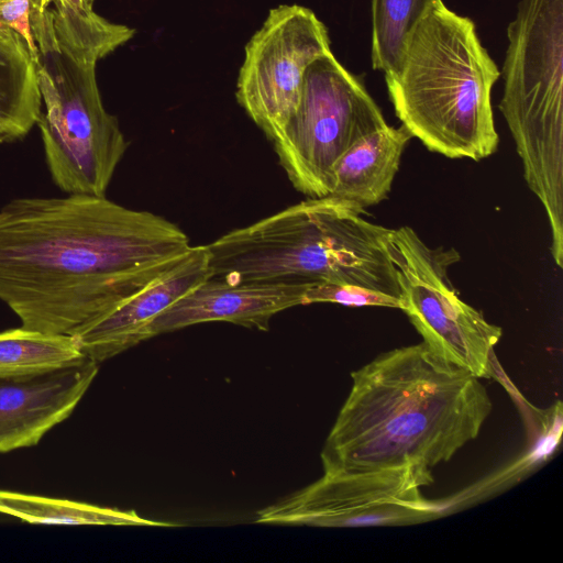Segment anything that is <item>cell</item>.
Masks as SVG:
<instances>
[{
	"instance_id": "7c38bea8",
	"label": "cell",
	"mask_w": 563,
	"mask_h": 563,
	"mask_svg": "<svg viewBox=\"0 0 563 563\" xmlns=\"http://www.w3.org/2000/svg\"><path fill=\"white\" fill-rule=\"evenodd\" d=\"M209 258L207 245L191 246L186 256L158 279L69 335L80 352L96 363L148 340L153 320L210 277Z\"/></svg>"
},
{
	"instance_id": "2e32d148",
	"label": "cell",
	"mask_w": 563,
	"mask_h": 563,
	"mask_svg": "<svg viewBox=\"0 0 563 563\" xmlns=\"http://www.w3.org/2000/svg\"><path fill=\"white\" fill-rule=\"evenodd\" d=\"M0 514L29 523L68 526L177 527L154 521L134 510H119L68 499L49 498L0 489Z\"/></svg>"
},
{
	"instance_id": "52a82bcc",
	"label": "cell",
	"mask_w": 563,
	"mask_h": 563,
	"mask_svg": "<svg viewBox=\"0 0 563 563\" xmlns=\"http://www.w3.org/2000/svg\"><path fill=\"white\" fill-rule=\"evenodd\" d=\"M386 246L395 266L404 311L438 357L478 378L496 374L495 346L503 329L461 299L449 268L459 252L430 247L410 227L390 229Z\"/></svg>"
},
{
	"instance_id": "6da1fadb",
	"label": "cell",
	"mask_w": 563,
	"mask_h": 563,
	"mask_svg": "<svg viewBox=\"0 0 563 563\" xmlns=\"http://www.w3.org/2000/svg\"><path fill=\"white\" fill-rule=\"evenodd\" d=\"M190 249L173 222L104 196L15 198L0 208V300L25 329L71 334Z\"/></svg>"
},
{
	"instance_id": "44dd1931",
	"label": "cell",
	"mask_w": 563,
	"mask_h": 563,
	"mask_svg": "<svg viewBox=\"0 0 563 563\" xmlns=\"http://www.w3.org/2000/svg\"><path fill=\"white\" fill-rule=\"evenodd\" d=\"M43 5L54 4L70 13L91 15L95 0H35Z\"/></svg>"
},
{
	"instance_id": "5bb4252c",
	"label": "cell",
	"mask_w": 563,
	"mask_h": 563,
	"mask_svg": "<svg viewBox=\"0 0 563 563\" xmlns=\"http://www.w3.org/2000/svg\"><path fill=\"white\" fill-rule=\"evenodd\" d=\"M411 139L402 124L396 128L386 123L357 140L332 166L327 196L363 213L385 200Z\"/></svg>"
},
{
	"instance_id": "277c9868",
	"label": "cell",
	"mask_w": 563,
	"mask_h": 563,
	"mask_svg": "<svg viewBox=\"0 0 563 563\" xmlns=\"http://www.w3.org/2000/svg\"><path fill=\"white\" fill-rule=\"evenodd\" d=\"M499 76L475 23L438 0L410 33L397 73L385 80L412 137L445 157L481 161L498 146L492 89Z\"/></svg>"
},
{
	"instance_id": "d6986e66",
	"label": "cell",
	"mask_w": 563,
	"mask_h": 563,
	"mask_svg": "<svg viewBox=\"0 0 563 563\" xmlns=\"http://www.w3.org/2000/svg\"><path fill=\"white\" fill-rule=\"evenodd\" d=\"M338 303L347 307L402 308L401 298L349 284H311L303 296V305Z\"/></svg>"
},
{
	"instance_id": "ffe728a7",
	"label": "cell",
	"mask_w": 563,
	"mask_h": 563,
	"mask_svg": "<svg viewBox=\"0 0 563 563\" xmlns=\"http://www.w3.org/2000/svg\"><path fill=\"white\" fill-rule=\"evenodd\" d=\"M30 0H1L0 23L18 33L26 43L35 60L36 45L30 20Z\"/></svg>"
},
{
	"instance_id": "8fae6325",
	"label": "cell",
	"mask_w": 563,
	"mask_h": 563,
	"mask_svg": "<svg viewBox=\"0 0 563 563\" xmlns=\"http://www.w3.org/2000/svg\"><path fill=\"white\" fill-rule=\"evenodd\" d=\"M97 373L98 363L84 356L46 371L0 375V453L36 445L71 415Z\"/></svg>"
},
{
	"instance_id": "9c48e42d",
	"label": "cell",
	"mask_w": 563,
	"mask_h": 563,
	"mask_svg": "<svg viewBox=\"0 0 563 563\" xmlns=\"http://www.w3.org/2000/svg\"><path fill=\"white\" fill-rule=\"evenodd\" d=\"M432 470L406 465L369 471L323 473L309 486L262 509L255 522L323 528L408 526L442 516V504L421 487Z\"/></svg>"
},
{
	"instance_id": "5b68a950",
	"label": "cell",
	"mask_w": 563,
	"mask_h": 563,
	"mask_svg": "<svg viewBox=\"0 0 563 563\" xmlns=\"http://www.w3.org/2000/svg\"><path fill=\"white\" fill-rule=\"evenodd\" d=\"M34 60L42 99L38 125L55 185L68 195H106L128 142L103 107L96 65L113 49L78 36L46 5L30 0Z\"/></svg>"
},
{
	"instance_id": "30bf717a",
	"label": "cell",
	"mask_w": 563,
	"mask_h": 563,
	"mask_svg": "<svg viewBox=\"0 0 563 563\" xmlns=\"http://www.w3.org/2000/svg\"><path fill=\"white\" fill-rule=\"evenodd\" d=\"M329 52L325 25L298 4L272 9L246 44L236 99L272 142L298 108L308 66Z\"/></svg>"
},
{
	"instance_id": "3957f363",
	"label": "cell",
	"mask_w": 563,
	"mask_h": 563,
	"mask_svg": "<svg viewBox=\"0 0 563 563\" xmlns=\"http://www.w3.org/2000/svg\"><path fill=\"white\" fill-rule=\"evenodd\" d=\"M332 196L308 198L207 244L211 278L349 284L400 297L390 229Z\"/></svg>"
},
{
	"instance_id": "ba28073f",
	"label": "cell",
	"mask_w": 563,
	"mask_h": 563,
	"mask_svg": "<svg viewBox=\"0 0 563 563\" xmlns=\"http://www.w3.org/2000/svg\"><path fill=\"white\" fill-rule=\"evenodd\" d=\"M386 123L363 81L329 52L308 66L298 108L273 144L292 186L324 197L340 156Z\"/></svg>"
},
{
	"instance_id": "e0dca14e",
	"label": "cell",
	"mask_w": 563,
	"mask_h": 563,
	"mask_svg": "<svg viewBox=\"0 0 563 563\" xmlns=\"http://www.w3.org/2000/svg\"><path fill=\"white\" fill-rule=\"evenodd\" d=\"M84 356L69 334H47L23 327L0 332V375L46 371Z\"/></svg>"
},
{
	"instance_id": "ac0fdd59",
	"label": "cell",
	"mask_w": 563,
	"mask_h": 563,
	"mask_svg": "<svg viewBox=\"0 0 563 563\" xmlns=\"http://www.w3.org/2000/svg\"><path fill=\"white\" fill-rule=\"evenodd\" d=\"M438 0L372 1V66L385 75L397 73L410 33Z\"/></svg>"
},
{
	"instance_id": "4fadbf2b",
	"label": "cell",
	"mask_w": 563,
	"mask_h": 563,
	"mask_svg": "<svg viewBox=\"0 0 563 563\" xmlns=\"http://www.w3.org/2000/svg\"><path fill=\"white\" fill-rule=\"evenodd\" d=\"M310 285L231 284L209 277L155 318L148 327V338L212 321L268 331L275 314L303 305V296Z\"/></svg>"
},
{
	"instance_id": "7a4b0ae2",
	"label": "cell",
	"mask_w": 563,
	"mask_h": 563,
	"mask_svg": "<svg viewBox=\"0 0 563 563\" xmlns=\"http://www.w3.org/2000/svg\"><path fill=\"white\" fill-rule=\"evenodd\" d=\"M351 377L321 452L323 473L432 470L475 440L493 409L481 378L423 342L380 353Z\"/></svg>"
},
{
	"instance_id": "9a60e30c",
	"label": "cell",
	"mask_w": 563,
	"mask_h": 563,
	"mask_svg": "<svg viewBox=\"0 0 563 563\" xmlns=\"http://www.w3.org/2000/svg\"><path fill=\"white\" fill-rule=\"evenodd\" d=\"M41 110L36 67L27 45L0 23V145L26 136Z\"/></svg>"
},
{
	"instance_id": "8992f818",
	"label": "cell",
	"mask_w": 563,
	"mask_h": 563,
	"mask_svg": "<svg viewBox=\"0 0 563 563\" xmlns=\"http://www.w3.org/2000/svg\"><path fill=\"white\" fill-rule=\"evenodd\" d=\"M499 103L550 231L563 229V0H520Z\"/></svg>"
}]
</instances>
